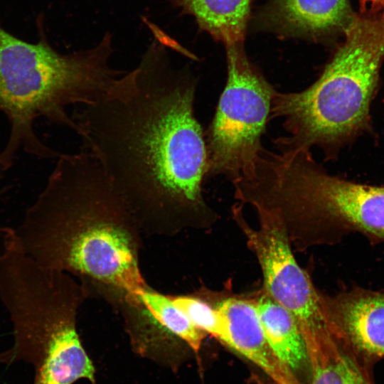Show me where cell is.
Here are the masks:
<instances>
[{"mask_svg": "<svg viewBox=\"0 0 384 384\" xmlns=\"http://www.w3.org/2000/svg\"><path fill=\"white\" fill-rule=\"evenodd\" d=\"M360 14L372 18L384 17V0H359Z\"/></svg>", "mask_w": 384, "mask_h": 384, "instance_id": "e0dca14e", "label": "cell"}, {"mask_svg": "<svg viewBox=\"0 0 384 384\" xmlns=\"http://www.w3.org/2000/svg\"><path fill=\"white\" fill-rule=\"evenodd\" d=\"M245 41L225 44L227 80L214 117L204 132L206 178L231 182L246 172L264 148L275 90L249 59Z\"/></svg>", "mask_w": 384, "mask_h": 384, "instance_id": "8992f818", "label": "cell"}, {"mask_svg": "<svg viewBox=\"0 0 384 384\" xmlns=\"http://www.w3.org/2000/svg\"><path fill=\"white\" fill-rule=\"evenodd\" d=\"M343 36L311 86L275 91L270 119H282L288 133L276 139L279 149L315 146L330 160L368 126L384 60V17L356 14Z\"/></svg>", "mask_w": 384, "mask_h": 384, "instance_id": "277c9868", "label": "cell"}, {"mask_svg": "<svg viewBox=\"0 0 384 384\" xmlns=\"http://www.w3.org/2000/svg\"><path fill=\"white\" fill-rule=\"evenodd\" d=\"M112 42L107 32L90 48L62 53L46 38L29 43L0 26V111L9 123L0 151L1 171L13 166L20 151L42 159L58 156L36 133L38 118L78 134L68 107L97 102L126 72L111 65Z\"/></svg>", "mask_w": 384, "mask_h": 384, "instance_id": "3957f363", "label": "cell"}, {"mask_svg": "<svg viewBox=\"0 0 384 384\" xmlns=\"http://www.w3.org/2000/svg\"><path fill=\"white\" fill-rule=\"evenodd\" d=\"M4 176V173H2L1 171H0V179L2 178Z\"/></svg>", "mask_w": 384, "mask_h": 384, "instance_id": "d6986e66", "label": "cell"}, {"mask_svg": "<svg viewBox=\"0 0 384 384\" xmlns=\"http://www.w3.org/2000/svg\"><path fill=\"white\" fill-rule=\"evenodd\" d=\"M253 0H170L198 29L225 44L245 41Z\"/></svg>", "mask_w": 384, "mask_h": 384, "instance_id": "4fadbf2b", "label": "cell"}, {"mask_svg": "<svg viewBox=\"0 0 384 384\" xmlns=\"http://www.w3.org/2000/svg\"><path fill=\"white\" fill-rule=\"evenodd\" d=\"M269 206L291 245L303 251L340 242L351 233L384 243V186L330 174L311 150L287 154L273 173Z\"/></svg>", "mask_w": 384, "mask_h": 384, "instance_id": "5b68a950", "label": "cell"}, {"mask_svg": "<svg viewBox=\"0 0 384 384\" xmlns=\"http://www.w3.org/2000/svg\"><path fill=\"white\" fill-rule=\"evenodd\" d=\"M337 336L356 360L373 373L384 359V292L353 286L324 295Z\"/></svg>", "mask_w": 384, "mask_h": 384, "instance_id": "9c48e42d", "label": "cell"}, {"mask_svg": "<svg viewBox=\"0 0 384 384\" xmlns=\"http://www.w3.org/2000/svg\"><path fill=\"white\" fill-rule=\"evenodd\" d=\"M308 356L304 384H376L373 373L359 364L339 339Z\"/></svg>", "mask_w": 384, "mask_h": 384, "instance_id": "5bb4252c", "label": "cell"}, {"mask_svg": "<svg viewBox=\"0 0 384 384\" xmlns=\"http://www.w3.org/2000/svg\"><path fill=\"white\" fill-rule=\"evenodd\" d=\"M355 15L349 0H269L254 25L279 37L324 43L343 36Z\"/></svg>", "mask_w": 384, "mask_h": 384, "instance_id": "30bf717a", "label": "cell"}, {"mask_svg": "<svg viewBox=\"0 0 384 384\" xmlns=\"http://www.w3.org/2000/svg\"><path fill=\"white\" fill-rule=\"evenodd\" d=\"M55 159L14 228L21 247L46 268L92 277L133 297L146 285L127 228L132 214L91 153Z\"/></svg>", "mask_w": 384, "mask_h": 384, "instance_id": "7a4b0ae2", "label": "cell"}, {"mask_svg": "<svg viewBox=\"0 0 384 384\" xmlns=\"http://www.w3.org/2000/svg\"><path fill=\"white\" fill-rule=\"evenodd\" d=\"M171 299L196 328L224 343L223 322L214 306L201 299L191 296L175 297Z\"/></svg>", "mask_w": 384, "mask_h": 384, "instance_id": "2e32d148", "label": "cell"}, {"mask_svg": "<svg viewBox=\"0 0 384 384\" xmlns=\"http://www.w3.org/2000/svg\"><path fill=\"white\" fill-rule=\"evenodd\" d=\"M152 33L137 67L72 117L82 149L133 215L204 217L211 212L202 192L207 151L195 114L198 80L173 61L167 35Z\"/></svg>", "mask_w": 384, "mask_h": 384, "instance_id": "6da1fadb", "label": "cell"}, {"mask_svg": "<svg viewBox=\"0 0 384 384\" xmlns=\"http://www.w3.org/2000/svg\"><path fill=\"white\" fill-rule=\"evenodd\" d=\"M20 361L33 366V384H73L80 379L96 382L95 368L81 343L75 319L14 338L12 346L0 353V363Z\"/></svg>", "mask_w": 384, "mask_h": 384, "instance_id": "ba28073f", "label": "cell"}, {"mask_svg": "<svg viewBox=\"0 0 384 384\" xmlns=\"http://www.w3.org/2000/svg\"><path fill=\"white\" fill-rule=\"evenodd\" d=\"M242 208L234 206L233 218L260 264L264 292L292 315L307 351L322 346L336 336L324 294L297 262L282 227L272 218L257 215L260 226L253 228L244 218Z\"/></svg>", "mask_w": 384, "mask_h": 384, "instance_id": "52a82bcc", "label": "cell"}, {"mask_svg": "<svg viewBox=\"0 0 384 384\" xmlns=\"http://www.w3.org/2000/svg\"><path fill=\"white\" fill-rule=\"evenodd\" d=\"M267 341L281 364L304 384L309 374L306 346L292 315L264 291L256 300Z\"/></svg>", "mask_w": 384, "mask_h": 384, "instance_id": "7c38bea8", "label": "cell"}, {"mask_svg": "<svg viewBox=\"0 0 384 384\" xmlns=\"http://www.w3.org/2000/svg\"><path fill=\"white\" fill-rule=\"evenodd\" d=\"M130 299L153 318L170 339L178 341L195 353H198L206 334L192 324L171 297L145 286Z\"/></svg>", "mask_w": 384, "mask_h": 384, "instance_id": "9a60e30c", "label": "cell"}, {"mask_svg": "<svg viewBox=\"0 0 384 384\" xmlns=\"http://www.w3.org/2000/svg\"><path fill=\"white\" fill-rule=\"evenodd\" d=\"M8 188V186H5L0 189V196L6 192Z\"/></svg>", "mask_w": 384, "mask_h": 384, "instance_id": "ac0fdd59", "label": "cell"}, {"mask_svg": "<svg viewBox=\"0 0 384 384\" xmlns=\"http://www.w3.org/2000/svg\"><path fill=\"white\" fill-rule=\"evenodd\" d=\"M214 307L223 322L224 345L257 366L276 384H302L272 351L261 325L256 300L229 297Z\"/></svg>", "mask_w": 384, "mask_h": 384, "instance_id": "8fae6325", "label": "cell"}]
</instances>
